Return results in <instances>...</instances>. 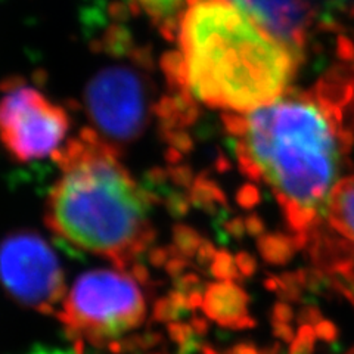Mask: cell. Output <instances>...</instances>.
<instances>
[{"mask_svg": "<svg viewBox=\"0 0 354 354\" xmlns=\"http://www.w3.org/2000/svg\"><path fill=\"white\" fill-rule=\"evenodd\" d=\"M57 160L59 176L48 195V226L70 245L129 268L152 241L145 191L113 143L95 130L71 139Z\"/></svg>", "mask_w": 354, "mask_h": 354, "instance_id": "3", "label": "cell"}, {"mask_svg": "<svg viewBox=\"0 0 354 354\" xmlns=\"http://www.w3.org/2000/svg\"><path fill=\"white\" fill-rule=\"evenodd\" d=\"M148 312L140 281L127 268L82 274L62 300L61 319L74 335L102 342L138 329Z\"/></svg>", "mask_w": 354, "mask_h": 354, "instance_id": "4", "label": "cell"}, {"mask_svg": "<svg viewBox=\"0 0 354 354\" xmlns=\"http://www.w3.org/2000/svg\"><path fill=\"white\" fill-rule=\"evenodd\" d=\"M298 245L294 236L285 235H269L260 239V250L264 259L274 264H282L290 260Z\"/></svg>", "mask_w": 354, "mask_h": 354, "instance_id": "11", "label": "cell"}, {"mask_svg": "<svg viewBox=\"0 0 354 354\" xmlns=\"http://www.w3.org/2000/svg\"><path fill=\"white\" fill-rule=\"evenodd\" d=\"M266 31L295 52L304 49L329 0H232Z\"/></svg>", "mask_w": 354, "mask_h": 354, "instance_id": "8", "label": "cell"}, {"mask_svg": "<svg viewBox=\"0 0 354 354\" xmlns=\"http://www.w3.org/2000/svg\"><path fill=\"white\" fill-rule=\"evenodd\" d=\"M248 298L236 285L220 283L212 288L207 295L205 310L221 324L230 326H247Z\"/></svg>", "mask_w": 354, "mask_h": 354, "instance_id": "9", "label": "cell"}, {"mask_svg": "<svg viewBox=\"0 0 354 354\" xmlns=\"http://www.w3.org/2000/svg\"><path fill=\"white\" fill-rule=\"evenodd\" d=\"M328 218L332 227L354 242V177L337 183L328 204Z\"/></svg>", "mask_w": 354, "mask_h": 354, "instance_id": "10", "label": "cell"}, {"mask_svg": "<svg viewBox=\"0 0 354 354\" xmlns=\"http://www.w3.org/2000/svg\"><path fill=\"white\" fill-rule=\"evenodd\" d=\"M70 129L66 111L24 82H9L0 95V140L21 162L57 155Z\"/></svg>", "mask_w": 354, "mask_h": 354, "instance_id": "5", "label": "cell"}, {"mask_svg": "<svg viewBox=\"0 0 354 354\" xmlns=\"http://www.w3.org/2000/svg\"><path fill=\"white\" fill-rule=\"evenodd\" d=\"M86 106L102 138L135 139L147 118V92L140 75L127 66H109L86 88Z\"/></svg>", "mask_w": 354, "mask_h": 354, "instance_id": "7", "label": "cell"}, {"mask_svg": "<svg viewBox=\"0 0 354 354\" xmlns=\"http://www.w3.org/2000/svg\"><path fill=\"white\" fill-rule=\"evenodd\" d=\"M0 282L27 307L50 310L64 297V272L48 242L19 232L0 243Z\"/></svg>", "mask_w": 354, "mask_h": 354, "instance_id": "6", "label": "cell"}, {"mask_svg": "<svg viewBox=\"0 0 354 354\" xmlns=\"http://www.w3.org/2000/svg\"><path fill=\"white\" fill-rule=\"evenodd\" d=\"M138 3L147 14L162 22V24H165V28L171 31L174 26L173 12L179 6V0H138Z\"/></svg>", "mask_w": 354, "mask_h": 354, "instance_id": "12", "label": "cell"}, {"mask_svg": "<svg viewBox=\"0 0 354 354\" xmlns=\"http://www.w3.org/2000/svg\"><path fill=\"white\" fill-rule=\"evenodd\" d=\"M165 71L198 104L243 114L281 97L303 55L269 35L232 0H186Z\"/></svg>", "mask_w": 354, "mask_h": 354, "instance_id": "2", "label": "cell"}, {"mask_svg": "<svg viewBox=\"0 0 354 354\" xmlns=\"http://www.w3.org/2000/svg\"><path fill=\"white\" fill-rule=\"evenodd\" d=\"M245 354H250V353H248V351H247V353H245Z\"/></svg>", "mask_w": 354, "mask_h": 354, "instance_id": "13", "label": "cell"}, {"mask_svg": "<svg viewBox=\"0 0 354 354\" xmlns=\"http://www.w3.org/2000/svg\"><path fill=\"white\" fill-rule=\"evenodd\" d=\"M344 108L315 91H288L250 113L225 115L241 170L269 185L298 248L328 213L342 158L354 135L344 129Z\"/></svg>", "mask_w": 354, "mask_h": 354, "instance_id": "1", "label": "cell"}]
</instances>
